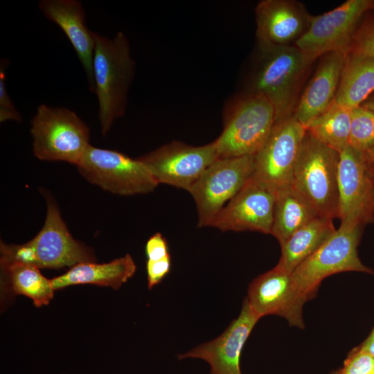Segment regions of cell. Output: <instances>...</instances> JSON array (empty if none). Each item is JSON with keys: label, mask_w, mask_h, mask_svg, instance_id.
<instances>
[{"label": "cell", "mask_w": 374, "mask_h": 374, "mask_svg": "<svg viewBox=\"0 0 374 374\" xmlns=\"http://www.w3.org/2000/svg\"><path fill=\"white\" fill-rule=\"evenodd\" d=\"M47 204L44 224L32 240L35 266L39 269H60L84 262H95L92 249L75 240L62 220L54 199L46 193Z\"/></svg>", "instance_id": "12"}, {"label": "cell", "mask_w": 374, "mask_h": 374, "mask_svg": "<svg viewBox=\"0 0 374 374\" xmlns=\"http://www.w3.org/2000/svg\"><path fill=\"white\" fill-rule=\"evenodd\" d=\"M306 133L292 115L276 121L267 141L253 155L252 177L276 191L292 184Z\"/></svg>", "instance_id": "10"}, {"label": "cell", "mask_w": 374, "mask_h": 374, "mask_svg": "<svg viewBox=\"0 0 374 374\" xmlns=\"http://www.w3.org/2000/svg\"><path fill=\"white\" fill-rule=\"evenodd\" d=\"M362 106L371 110L374 112V96L369 97L362 105Z\"/></svg>", "instance_id": "34"}, {"label": "cell", "mask_w": 374, "mask_h": 374, "mask_svg": "<svg viewBox=\"0 0 374 374\" xmlns=\"http://www.w3.org/2000/svg\"><path fill=\"white\" fill-rule=\"evenodd\" d=\"M247 93L267 99L276 121L293 115L307 73L314 62L295 45L259 48Z\"/></svg>", "instance_id": "1"}, {"label": "cell", "mask_w": 374, "mask_h": 374, "mask_svg": "<svg viewBox=\"0 0 374 374\" xmlns=\"http://www.w3.org/2000/svg\"><path fill=\"white\" fill-rule=\"evenodd\" d=\"M95 42L94 93L98 103L101 132L105 136L114 122L125 113L134 62L128 40L122 32H118L113 38L95 33Z\"/></svg>", "instance_id": "2"}, {"label": "cell", "mask_w": 374, "mask_h": 374, "mask_svg": "<svg viewBox=\"0 0 374 374\" xmlns=\"http://www.w3.org/2000/svg\"><path fill=\"white\" fill-rule=\"evenodd\" d=\"M351 109L334 103L312 121L306 131L312 137L341 152L348 146Z\"/></svg>", "instance_id": "25"}, {"label": "cell", "mask_w": 374, "mask_h": 374, "mask_svg": "<svg viewBox=\"0 0 374 374\" xmlns=\"http://www.w3.org/2000/svg\"><path fill=\"white\" fill-rule=\"evenodd\" d=\"M171 269V257L146 262L148 287L150 290L158 285L169 274Z\"/></svg>", "instance_id": "30"}, {"label": "cell", "mask_w": 374, "mask_h": 374, "mask_svg": "<svg viewBox=\"0 0 374 374\" xmlns=\"http://www.w3.org/2000/svg\"><path fill=\"white\" fill-rule=\"evenodd\" d=\"M339 152L305 133L292 178L318 217L337 218Z\"/></svg>", "instance_id": "4"}, {"label": "cell", "mask_w": 374, "mask_h": 374, "mask_svg": "<svg viewBox=\"0 0 374 374\" xmlns=\"http://www.w3.org/2000/svg\"><path fill=\"white\" fill-rule=\"evenodd\" d=\"M147 260L156 261L170 256L166 239L161 233H156L150 236L145 247Z\"/></svg>", "instance_id": "31"}, {"label": "cell", "mask_w": 374, "mask_h": 374, "mask_svg": "<svg viewBox=\"0 0 374 374\" xmlns=\"http://www.w3.org/2000/svg\"><path fill=\"white\" fill-rule=\"evenodd\" d=\"M136 265L130 254L106 263L80 262L64 274L51 279L55 290L90 284L119 289L135 273Z\"/></svg>", "instance_id": "20"}, {"label": "cell", "mask_w": 374, "mask_h": 374, "mask_svg": "<svg viewBox=\"0 0 374 374\" xmlns=\"http://www.w3.org/2000/svg\"><path fill=\"white\" fill-rule=\"evenodd\" d=\"M245 300L260 319L276 315L292 327L305 328L303 310L306 302L294 285L292 273L278 265L249 284Z\"/></svg>", "instance_id": "13"}, {"label": "cell", "mask_w": 374, "mask_h": 374, "mask_svg": "<svg viewBox=\"0 0 374 374\" xmlns=\"http://www.w3.org/2000/svg\"><path fill=\"white\" fill-rule=\"evenodd\" d=\"M330 374H338V371H334Z\"/></svg>", "instance_id": "35"}, {"label": "cell", "mask_w": 374, "mask_h": 374, "mask_svg": "<svg viewBox=\"0 0 374 374\" xmlns=\"http://www.w3.org/2000/svg\"><path fill=\"white\" fill-rule=\"evenodd\" d=\"M38 7L46 19L60 27L71 42L85 71L89 89L94 93L95 32L86 25L82 3L77 0H42Z\"/></svg>", "instance_id": "18"}, {"label": "cell", "mask_w": 374, "mask_h": 374, "mask_svg": "<svg viewBox=\"0 0 374 374\" xmlns=\"http://www.w3.org/2000/svg\"><path fill=\"white\" fill-rule=\"evenodd\" d=\"M374 92V57L348 53L335 102L349 109L362 105Z\"/></svg>", "instance_id": "22"}, {"label": "cell", "mask_w": 374, "mask_h": 374, "mask_svg": "<svg viewBox=\"0 0 374 374\" xmlns=\"http://www.w3.org/2000/svg\"><path fill=\"white\" fill-rule=\"evenodd\" d=\"M365 161H374V146L369 149L364 154H362Z\"/></svg>", "instance_id": "33"}, {"label": "cell", "mask_w": 374, "mask_h": 374, "mask_svg": "<svg viewBox=\"0 0 374 374\" xmlns=\"http://www.w3.org/2000/svg\"><path fill=\"white\" fill-rule=\"evenodd\" d=\"M260 318L244 299L238 317L217 338L177 355L178 359L197 358L206 362L210 374H242L243 346Z\"/></svg>", "instance_id": "16"}, {"label": "cell", "mask_w": 374, "mask_h": 374, "mask_svg": "<svg viewBox=\"0 0 374 374\" xmlns=\"http://www.w3.org/2000/svg\"><path fill=\"white\" fill-rule=\"evenodd\" d=\"M348 146L361 154L374 146V112L362 105L351 109Z\"/></svg>", "instance_id": "26"}, {"label": "cell", "mask_w": 374, "mask_h": 374, "mask_svg": "<svg viewBox=\"0 0 374 374\" xmlns=\"http://www.w3.org/2000/svg\"><path fill=\"white\" fill-rule=\"evenodd\" d=\"M359 346L374 356V328L367 338Z\"/></svg>", "instance_id": "32"}, {"label": "cell", "mask_w": 374, "mask_h": 374, "mask_svg": "<svg viewBox=\"0 0 374 374\" xmlns=\"http://www.w3.org/2000/svg\"><path fill=\"white\" fill-rule=\"evenodd\" d=\"M347 53L323 55L309 83L300 95L293 116L305 128L334 103Z\"/></svg>", "instance_id": "19"}, {"label": "cell", "mask_w": 374, "mask_h": 374, "mask_svg": "<svg viewBox=\"0 0 374 374\" xmlns=\"http://www.w3.org/2000/svg\"><path fill=\"white\" fill-rule=\"evenodd\" d=\"M33 150L43 161L77 166L89 143L87 124L73 111L41 104L31 121Z\"/></svg>", "instance_id": "5"}, {"label": "cell", "mask_w": 374, "mask_h": 374, "mask_svg": "<svg viewBox=\"0 0 374 374\" xmlns=\"http://www.w3.org/2000/svg\"><path fill=\"white\" fill-rule=\"evenodd\" d=\"M217 158L214 141L201 146L173 141L139 159L158 184H165L189 192L205 170Z\"/></svg>", "instance_id": "11"}, {"label": "cell", "mask_w": 374, "mask_h": 374, "mask_svg": "<svg viewBox=\"0 0 374 374\" xmlns=\"http://www.w3.org/2000/svg\"><path fill=\"white\" fill-rule=\"evenodd\" d=\"M338 374H374V356L358 346L348 353Z\"/></svg>", "instance_id": "27"}, {"label": "cell", "mask_w": 374, "mask_h": 374, "mask_svg": "<svg viewBox=\"0 0 374 374\" xmlns=\"http://www.w3.org/2000/svg\"><path fill=\"white\" fill-rule=\"evenodd\" d=\"M312 16L294 0H262L256 8L259 48L294 45L308 29Z\"/></svg>", "instance_id": "17"}, {"label": "cell", "mask_w": 374, "mask_h": 374, "mask_svg": "<svg viewBox=\"0 0 374 374\" xmlns=\"http://www.w3.org/2000/svg\"><path fill=\"white\" fill-rule=\"evenodd\" d=\"M374 57V20L362 22L353 37L348 53Z\"/></svg>", "instance_id": "28"}, {"label": "cell", "mask_w": 374, "mask_h": 374, "mask_svg": "<svg viewBox=\"0 0 374 374\" xmlns=\"http://www.w3.org/2000/svg\"><path fill=\"white\" fill-rule=\"evenodd\" d=\"M253 155L217 158L189 193L196 204L199 227L212 226L227 203L251 177Z\"/></svg>", "instance_id": "8"}, {"label": "cell", "mask_w": 374, "mask_h": 374, "mask_svg": "<svg viewBox=\"0 0 374 374\" xmlns=\"http://www.w3.org/2000/svg\"><path fill=\"white\" fill-rule=\"evenodd\" d=\"M333 220L317 217L296 230L280 245L276 265L292 273L335 232Z\"/></svg>", "instance_id": "21"}, {"label": "cell", "mask_w": 374, "mask_h": 374, "mask_svg": "<svg viewBox=\"0 0 374 374\" xmlns=\"http://www.w3.org/2000/svg\"><path fill=\"white\" fill-rule=\"evenodd\" d=\"M276 193L253 178L227 203L212 226L222 231H256L271 234Z\"/></svg>", "instance_id": "15"}, {"label": "cell", "mask_w": 374, "mask_h": 374, "mask_svg": "<svg viewBox=\"0 0 374 374\" xmlns=\"http://www.w3.org/2000/svg\"><path fill=\"white\" fill-rule=\"evenodd\" d=\"M373 6L371 0H348L312 16L308 29L294 45L312 61L332 52L348 53L361 19Z\"/></svg>", "instance_id": "9"}, {"label": "cell", "mask_w": 374, "mask_h": 374, "mask_svg": "<svg viewBox=\"0 0 374 374\" xmlns=\"http://www.w3.org/2000/svg\"><path fill=\"white\" fill-rule=\"evenodd\" d=\"M76 166L88 181L120 195L148 193L158 186L139 158L91 144Z\"/></svg>", "instance_id": "7"}, {"label": "cell", "mask_w": 374, "mask_h": 374, "mask_svg": "<svg viewBox=\"0 0 374 374\" xmlns=\"http://www.w3.org/2000/svg\"><path fill=\"white\" fill-rule=\"evenodd\" d=\"M8 60L1 59L0 63V122L14 121L21 122L22 118L11 100L6 85V69Z\"/></svg>", "instance_id": "29"}, {"label": "cell", "mask_w": 374, "mask_h": 374, "mask_svg": "<svg viewBox=\"0 0 374 374\" xmlns=\"http://www.w3.org/2000/svg\"><path fill=\"white\" fill-rule=\"evenodd\" d=\"M373 8H374V6H373Z\"/></svg>", "instance_id": "36"}, {"label": "cell", "mask_w": 374, "mask_h": 374, "mask_svg": "<svg viewBox=\"0 0 374 374\" xmlns=\"http://www.w3.org/2000/svg\"><path fill=\"white\" fill-rule=\"evenodd\" d=\"M338 192L341 223L364 228L374 222V190L366 163L349 146L339 152Z\"/></svg>", "instance_id": "14"}, {"label": "cell", "mask_w": 374, "mask_h": 374, "mask_svg": "<svg viewBox=\"0 0 374 374\" xmlns=\"http://www.w3.org/2000/svg\"><path fill=\"white\" fill-rule=\"evenodd\" d=\"M363 229L341 223L319 249L294 270L293 284L305 302L315 297L322 281L331 275L346 271L374 273L358 256Z\"/></svg>", "instance_id": "3"}, {"label": "cell", "mask_w": 374, "mask_h": 374, "mask_svg": "<svg viewBox=\"0 0 374 374\" xmlns=\"http://www.w3.org/2000/svg\"><path fill=\"white\" fill-rule=\"evenodd\" d=\"M1 290L31 299L36 307L48 305L55 291L40 269L20 262H1Z\"/></svg>", "instance_id": "24"}, {"label": "cell", "mask_w": 374, "mask_h": 374, "mask_svg": "<svg viewBox=\"0 0 374 374\" xmlns=\"http://www.w3.org/2000/svg\"><path fill=\"white\" fill-rule=\"evenodd\" d=\"M276 121L271 103L247 93L226 116L224 129L214 141L218 158L255 155L267 141Z\"/></svg>", "instance_id": "6"}, {"label": "cell", "mask_w": 374, "mask_h": 374, "mask_svg": "<svg viewBox=\"0 0 374 374\" xmlns=\"http://www.w3.org/2000/svg\"><path fill=\"white\" fill-rule=\"evenodd\" d=\"M317 217L310 202L292 184L276 191L271 235L281 245L296 230Z\"/></svg>", "instance_id": "23"}]
</instances>
